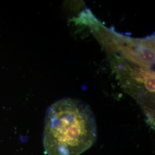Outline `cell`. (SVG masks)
<instances>
[{"label": "cell", "mask_w": 155, "mask_h": 155, "mask_svg": "<svg viewBox=\"0 0 155 155\" xmlns=\"http://www.w3.org/2000/svg\"><path fill=\"white\" fill-rule=\"evenodd\" d=\"M97 136L94 114L83 101L66 98L48 109L43 135L47 155H80L93 146Z\"/></svg>", "instance_id": "obj_1"}]
</instances>
